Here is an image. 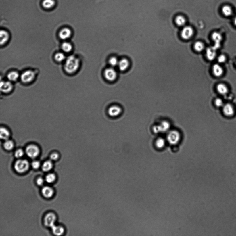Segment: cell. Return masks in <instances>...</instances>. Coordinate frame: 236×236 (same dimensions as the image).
<instances>
[{
	"label": "cell",
	"mask_w": 236,
	"mask_h": 236,
	"mask_svg": "<svg viewBox=\"0 0 236 236\" xmlns=\"http://www.w3.org/2000/svg\"><path fill=\"white\" fill-rule=\"evenodd\" d=\"M44 181L43 179L41 177H39L37 179V185L39 186H42L44 184Z\"/></svg>",
	"instance_id": "obj_40"
},
{
	"label": "cell",
	"mask_w": 236,
	"mask_h": 236,
	"mask_svg": "<svg viewBox=\"0 0 236 236\" xmlns=\"http://www.w3.org/2000/svg\"><path fill=\"white\" fill-rule=\"evenodd\" d=\"M123 108L118 104H113L108 107L107 114L109 117L112 118L119 117L122 114Z\"/></svg>",
	"instance_id": "obj_2"
},
{
	"label": "cell",
	"mask_w": 236,
	"mask_h": 236,
	"mask_svg": "<svg viewBox=\"0 0 236 236\" xmlns=\"http://www.w3.org/2000/svg\"><path fill=\"white\" fill-rule=\"evenodd\" d=\"M223 111L224 114L228 117H231L233 116L235 112L233 105L227 103L224 105Z\"/></svg>",
	"instance_id": "obj_13"
},
{
	"label": "cell",
	"mask_w": 236,
	"mask_h": 236,
	"mask_svg": "<svg viewBox=\"0 0 236 236\" xmlns=\"http://www.w3.org/2000/svg\"><path fill=\"white\" fill-rule=\"evenodd\" d=\"M0 136L1 139L5 140H8L10 136L9 131L6 128L1 127L0 130Z\"/></svg>",
	"instance_id": "obj_20"
},
{
	"label": "cell",
	"mask_w": 236,
	"mask_h": 236,
	"mask_svg": "<svg viewBox=\"0 0 236 236\" xmlns=\"http://www.w3.org/2000/svg\"><path fill=\"white\" fill-rule=\"evenodd\" d=\"M80 60L74 55H70L67 58L64 65V69L67 73L73 74L79 69Z\"/></svg>",
	"instance_id": "obj_1"
},
{
	"label": "cell",
	"mask_w": 236,
	"mask_h": 236,
	"mask_svg": "<svg viewBox=\"0 0 236 236\" xmlns=\"http://www.w3.org/2000/svg\"><path fill=\"white\" fill-rule=\"evenodd\" d=\"M1 35V45H4L6 43H7L9 39V34L6 31L2 30H1L0 32Z\"/></svg>",
	"instance_id": "obj_16"
},
{
	"label": "cell",
	"mask_w": 236,
	"mask_h": 236,
	"mask_svg": "<svg viewBox=\"0 0 236 236\" xmlns=\"http://www.w3.org/2000/svg\"><path fill=\"white\" fill-rule=\"evenodd\" d=\"M59 154L57 153H53L50 155V158L52 160H56L59 158Z\"/></svg>",
	"instance_id": "obj_38"
},
{
	"label": "cell",
	"mask_w": 236,
	"mask_h": 236,
	"mask_svg": "<svg viewBox=\"0 0 236 236\" xmlns=\"http://www.w3.org/2000/svg\"><path fill=\"white\" fill-rule=\"evenodd\" d=\"M214 44H220L222 39V36L220 33L218 32H214L212 36Z\"/></svg>",
	"instance_id": "obj_27"
},
{
	"label": "cell",
	"mask_w": 236,
	"mask_h": 236,
	"mask_svg": "<svg viewBox=\"0 0 236 236\" xmlns=\"http://www.w3.org/2000/svg\"><path fill=\"white\" fill-rule=\"evenodd\" d=\"M130 66V62L129 60L126 58H123L119 61L118 66L119 69L121 71H124L126 70Z\"/></svg>",
	"instance_id": "obj_14"
},
{
	"label": "cell",
	"mask_w": 236,
	"mask_h": 236,
	"mask_svg": "<svg viewBox=\"0 0 236 236\" xmlns=\"http://www.w3.org/2000/svg\"><path fill=\"white\" fill-rule=\"evenodd\" d=\"M166 142L165 139L162 138H158L156 141L155 145L157 148L162 149L165 146Z\"/></svg>",
	"instance_id": "obj_31"
},
{
	"label": "cell",
	"mask_w": 236,
	"mask_h": 236,
	"mask_svg": "<svg viewBox=\"0 0 236 236\" xmlns=\"http://www.w3.org/2000/svg\"><path fill=\"white\" fill-rule=\"evenodd\" d=\"M72 35V32L71 29L68 27L62 29L59 33V37L62 40H67L71 37Z\"/></svg>",
	"instance_id": "obj_10"
},
{
	"label": "cell",
	"mask_w": 236,
	"mask_h": 236,
	"mask_svg": "<svg viewBox=\"0 0 236 236\" xmlns=\"http://www.w3.org/2000/svg\"><path fill=\"white\" fill-rule=\"evenodd\" d=\"M25 152L27 156L31 158L34 159L38 156L40 153V150L37 145L31 144L26 147Z\"/></svg>",
	"instance_id": "obj_5"
},
{
	"label": "cell",
	"mask_w": 236,
	"mask_h": 236,
	"mask_svg": "<svg viewBox=\"0 0 236 236\" xmlns=\"http://www.w3.org/2000/svg\"><path fill=\"white\" fill-rule=\"evenodd\" d=\"M204 48V44L201 42H197L195 44L194 49L197 52H201Z\"/></svg>",
	"instance_id": "obj_33"
},
{
	"label": "cell",
	"mask_w": 236,
	"mask_h": 236,
	"mask_svg": "<svg viewBox=\"0 0 236 236\" xmlns=\"http://www.w3.org/2000/svg\"><path fill=\"white\" fill-rule=\"evenodd\" d=\"M32 167L34 169H37L40 167V162L37 160L34 161L32 163Z\"/></svg>",
	"instance_id": "obj_37"
},
{
	"label": "cell",
	"mask_w": 236,
	"mask_h": 236,
	"mask_svg": "<svg viewBox=\"0 0 236 236\" xmlns=\"http://www.w3.org/2000/svg\"><path fill=\"white\" fill-rule=\"evenodd\" d=\"M56 217L55 214L52 213L47 214L44 218V223L46 226L52 227L54 225Z\"/></svg>",
	"instance_id": "obj_9"
},
{
	"label": "cell",
	"mask_w": 236,
	"mask_h": 236,
	"mask_svg": "<svg viewBox=\"0 0 236 236\" xmlns=\"http://www.w3.org/2000/svg\"><path fill=\"white\" fill-rule=\"evenodd\" d=\"M20 75L18 72L15 71H13L8 73L7 77L8 80L11 82H15L20 77Z\"/></svg>",
	"instance_id": "obj_22"
},
{
	"label": "cell",
	"mask_w": 236,
	"mask_h": 236,
	"mask_svg": "<svg viewBox=\"0 0 236 236\" xmlns=\"http://www.w3.org/2000/svg\"><path fill=\"white\" fill-rule=\"evenodd\" d=\"M119 61L117 57H112L109 60V64L113 68L118 66V64Z\"/></svg>",
	"instance_id": "obj_32"
},
{
	"label": "cell",
	"mask_w": 236,
	"mask_h": 236,
	"mask_svg": "<svg viewBox=\"0 0 236 236\" xmlns=\"http://www.w3.org/2000/svg\"><path fill=\"white\" fill-rule=\"evenodd\" d=\"M35 73L33 71L28 70L22 73L20 76V78L22 82L23 83L27 84L33 81L35 79Z\"/></svg>",
	"instance_id": "obj_6"
},
{
	"label": "cell",
	"mask_w": 236,
	"mask_h": 236,
	"mask_svg": "<svg viewBox=\"0 0 236 236\" xmlns=\"http://www.w3.org/2000/svg\"><path fill=\"white\" fill-rule=\"evenodd\" d=\"M104 75L105 78L108 81L112 82L114 81L117 78V73L113 68H109L105 70Z\"/></svg>",
	"instance_id": "obj_8"
},
{
	"label": "cell",
	"mask_w": 236,
	"mask_h": 236,
	"mask_svg": "<svg viewBox=\"0 0 236 236\" xmlns=\"http://www.w3.org/2000/svg\"><path fill=\"white\" fill-rule=\"evenodd\" d=\"M181 134L176 130H172L169 133L167 136V140L170 144L177 145L181 140Z\"/></svg>",
	"instance_id": "obj_4"
},
{
	"label": "cell",
	"mask_w": 236,
	"mask_h": 236,
	"mask_svg": "<svg viewBox=\"0 0 236 236\" xmlns=\"http://www.w3.org/2000/svg\"><path fill=\"white\" fill-rule=\"evenodd\" d=\"M54 59L57 62H61L65 60L66 59V57L63 53L58 52L56 53L55 55Z\"/></svg>",
	"instance_id": "obj_30"
},
{
	"label": "cell",
	"mask_w": 236,
	"mask_h": 236,
	"mask_svg": "<svg viewBox=\"0 0 236 236\" xmlns=\"http://www.w3.org/2000/svg\"><path fill=\"white\" fill-rule=\"evenodd\" d=\"M52 232L54 235L57 236H60L64 233V229L62 227L60 226H56L55 225H53L51 227Z\"/></svg>",
	"instance_id": "obj_21"
},
{
	"label": "cell",
	"mask_w": 236,
	"mask_h": 236,
	"mask_svg": "<svg viewBox=\"0 0 236 236\" xmlns=\"http://www.w3.org/2000/svg\"><path fill=\"white\" fill-rule=\"evenodd\" d=\"M216 50L213 47L208 48L206 49V55L208 59L210 60H214L216 56Z\"/></svg>",
	"instance_id": "obj_17"
},
{
	"label": "cell",
	"mask_w": 236,
	"mask_h": 236,
	"mask_svg": "<svg viewBox=\"0 0 236 236\" xmlns=\"http://www.w3.org/2000/svg\"><path fill=\"white\" fill-rule=\"evenodd\" d=\"M55 3L54 0H43L42 1V5L46 9H49L53 7Z\"/></svg>",
	"instance_id": "obj_23"
},
{
	"label": "cell",
	"mask_w": 236,
	"mask_h": 236,
	"mask_svg": "<svg viewBox=\"0 0 236 236\" xmlns=\"http://www.w3.org/2000/svg\"><path fill=\"white\" fill-rule=\"evenodd\" d=\"M53 164L51 160L46 161L44 162L42 166V170L44 172H47L52 168Z\"/></svg>",
	"instance_id": "obj_26"
},
{
	"label": "cell",
	"mask_w": 236,
	"mask_h": 236,
	"mask_svg": "<svg viewBox=\"0 0 236 236\" xmlns=\"http://www.w3.org/2000/svg\"><path fill=\"white\" fill-rule=\"evenodd\" d=\"M213 70L214 74L216 77H220L223 74V68L219 64H215L213 67Z\"/></svg>",
	"instance_id": "obj_18"
},
{
	"label": "cell",
	"mask_w": 236,
	"mask_h": 236,
	"mask_svg": "<svg viewBox=\"0 0 236 236\" xmlns=\"http://www.w3.org/2000/svg\"><path fill=\"white\" fill-rule=\"evenodd\" d=\"M222 11L224 16L226 17H229L231 16L233 12L232 8L229 5H225L222 8Z\"/></svg>",
	"instance_id": "obj_19"
},
{
	"label": "cell",
	"mask_w": 236,
	"mask_h": 236,
	"mask_svg": "<svg viewBox=\"0 0 236 236\" xmlns=\"http://www.w3.org/2000/svg\"><path fill=\"white\" fill-rule=\"evenodd\" d=\"M3 146L5 149L10 151L13 149L14 145L12 141L8 139L5 141Z\"/></svg>",
	"instance_id": "obj_28"
},
{
	"label": "cell",
	"mask_w": 236,
	"mask_h": 236,
	"mask_svg": "<svg viewBox=\"0 0 236 236\" xmlns=\"http://www.w3.org/2000/svg\"><path fill=\"white\" fill-rule=\"evenodd\" d=\"M170 126V124L168 121H164L158 125L154 126L153 130L154 132L156 133H165L168 131Z\"/></svg>",
	"instance_id": "obj_7"
},
{
	"label": "cell",
	"mask_w": 236,
	"mask_h": 236,
	"mask_svg": "<svg viewBox=\"0 0 236 236\" xmlns=\"http://www.w3.org/2000/svg\"><path fill=\"white\" fill-rule=\"evenodd\" d=\"M194 34V30L192 27L186 26L183 29L181 32V36L185 40H188L191 38Z\"/></svg>",
	"instance_id": "obj_11"
},
{
	"label": "cell",
	"mask_w": 236,
	"mask_h": 236,
	"mask_svg": "<svg viewBox=\"0 0 236 236\" xmlns=\"http://www.w3.org/2000/svg\"><path fill=\"white\" fill-rule=\"evenodd\" d=\"M13 89L12 84L10 81H1V90L4 93H8Z\"/></svg>",
	"instance_id": "obj_12"
},
{
	"label": "cell",
	"mask_w": 236,
	"mask_h": 236,
	"mask_svg": "<svg viewBox=\"0 0 236 236\" xmlns=\"http://www.w3.org/2000/svg\"><path fill=\"white\" fill-rule=\"evenodd\" d=\"M234 24H235V26H236V17H235V18H234Z\"/></svg>",
	"instance_id": "obj_41"
},
{
	"label": "cell",
	"mask_w": 236,
	"mask_h": 236,
	"mask_svg": "<svg viewBox=\"0 0 236 236\" xmlns=\"http://www.w3.org/2000/svg\"><path fill=\"white\" fill-rule=\"evenodd\" d=\"M61 49L64 52L69 53L72 51L73 47L72 44L70 43L65 42L62 44Z\"/></svg>",
	"instance_id": "obj_24"
},
{
	"label": "cell",
	"mask_w": 236,
	"mask_h": 236,
	"mask_svg": "<svg viewBox=\"0 0 236 236\" xmlns=\"http://www.w3.org/2000/svg\"><path fill=\"white\" fill-rule=\"evenodd\" d=\"M226 59V58L225 56L223 55H221L219 56L218 58V62L221 63L225 62Z\"/></svg>",
	"instance_id": "obj_39"
},
{
	"label": "cell",
	"mask_w": 236,
	"mask_h": 236,
	"mask_svg": "<svg viewBox=\"0 0 236 236\" xmlns=\"http://www.w3.org/2000/svg\"><path fill=\"white\" fill-rule=\"evenodd\" d=\"M54 191L52 188L48 186H44L42 190V193L44 197L49 198L52 197L54 194Z\"/></svg>",
	"instance_id": "obj_15"
},
{
	"label": "cell",
	"mask_w": 236,
	"mask_h": 236,
	"mask_svg": "<svg viewBox=\"0 0 236 236\" xmlns=\"http://www.w3.org/2000/svg\"><path fill=\"white\" fill-rule=\"evenodd\" d=\"M56 179V176L53 174H48L45 177V181L49 183L54 182Z\"/></svg>",
	"instance_id": "obj_34"
},
{
	"label": "cell",
	"mask_w": 236,
	"mask_h": 236,
	"mask_svg": "<svg viewBox=\"0 0 236 236\" xmlns=\"http://www.w3.org/2000/svg\"><path fill=\"white\" fill-rule=\"evenodd\" d=\"M175 22L178 25L183 26L185 24L186 19L182 15H179L176 18Z\"/></svg>",
	"instance_id": "obj_29"
},
{
	"label": "cell",
	"mask_w": 236,
	"mask_h": 236,
	"mask_svg": "<svg viewBox=\"0 0 236 236\" xmlns=\"http://www.w3.org/2000/svg\"><path fill=\"white\" fill-rule=\"evenodd\" d=\"M30 167L28 161L25 160H19L16 161L14 164V168L16 172L19 173H23L27 171Z\"/></svg>",
	"instance_id": "obj_3"
},
{
	"label": "cell",
	"mask_w": 236,
	"mask_h": 236,
	"mask_svg": "<svg viewBox=\"0 0 236 236\" xmlns=\"http://www.w3.org/2000/svg\"><path fill=\"white\" fill-rule=\"evenodd\" d=\"M24 155V151L21 149L17 150L15 153V156L17 158H21Z\"/></svg>",
	"instance_id": "obj_35"
},
{
	"label": "cell",
	"mask_w": 236,
	"mask_h": 236,
	"mask_svg": "<svg viewBox=\"0 0 236 236\" xmlns=\"http://www.w3.org/2000/svg\"><path fill=\"white\" fill-rule=\"evenodd\" d=\"M215 104L216 106L218 107H223L225 105L223 101L220 98H218L215 100Z\"/></svg>",
	"instance_id": "obj_36"
},
{
	"label": "cell",
	"mask_w": 236,
	"mask_h": 236,
	"mask_svg": "<svg viewBox=\"0 0 236 236\" xmlns=\"http://www.w3.org/2000/svg\"><path fill=\"white\" fill-rule=\"evenodd\" d=\"M217 90L218 93L222 95H225L228 92V89L226 85L223 83H220L217 86Z\"/></svg>",
	"instance_id": "obj_25"
}]
</instances>
